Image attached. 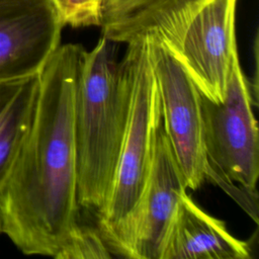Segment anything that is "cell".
Listing matches in <instances>:
<instances>
[{
  "label": "cell",
  "instance_id": "cell-1",
  "mask_svg": "<svg viewBox=\"0 0 259 259\" xmlns=\"http://www.w3.org/2000/svg\"><path fill=\"white\" fill-rule=\"evenodd\" d=\"M84 52L60 45L39 72L31 125L0 189L1 232L25 255L55 258L79 219L74 101Z\"/></svg>",
  "mask_w": 259,
  "mask_h": 259
},
{
  "label": "cell",
  "instance_id": "cell-2",
  "mask_svg": "<svg viewBox=\"0 0 259 259\" xmlns=\"http://www.w3.org/2000/svg\"><path fill=\"white\" fill-rule=\"evenodd\" d=\"M117 42L101 36L85 51L74 101L77 203L95 217L110 195L131 101V68Z\"/></svg>",
  "mask_w": 259,
  "mask_h": 259
},
{
  "label": "cell",
  "instance_id": "cell-3",
  "mask_svg": "<svg viewBox=\"0 0 259 259\" xmlns=\"http://www.w3.org/2000/svg\"><path fill=\"white\" fill-rule=\"evenodd\" d=\"M131 68V101L126 127L109 198L95 217L108 249L142 194L150 171L161 104L146 35L126 44Z\"/></svg>",
  "mask_w": 259,
  "mask_h": 259
},
{
  "label": "cell",
  "instance_id": "cell-4",
  "mask_svg": "<svg viewBox=\"0 0 259 259\" xmlns=\"http://www.w3.org/2000/svg\"><path fill=\"white\" fill-rule=\"evenodd\" d=\"M201 116L206 180L219 184L237 201L245 197V192L257 197L258 127L239 57L233 61L223 102L213 103L201 95Z\"/></svg>",
  "mask_w": 259,
  "mask_h": 259
},
{
  "label": "cell",
  "instance_id": "cell-5",
  "mask_svg": "<svg viewBox=\"0 0 259 259\" xmlns=\"http://www.w3.org/2000/svg\"><path fill=\"white\" fill-rule=\"evenodd\" d=\"M146 36L160 96L162 123L186 187L195 190L206 180L208 169L201 95L170 49L158 36Z\"/></svg>",
  "mask_w": 259,
  "mask_h": 259
},
{
  "label": "cell",
  "instance_id": "cell-6",
  "mask_svg": "<svg viewBox=\"0 0 259 259\" xmlns=\"http://www.w3.org/2000/svg\"><path fill=\"white\" fill-rule=\"evenodd\" d=\"M237 0H207L170 36L161 39L178 59L199 93L213 103L225 99L236 41Z\"/></svg>",
  "mask_w": 259,
  "mask_h": 259
},
{
  "label": "cell",
  "instance_id": "cell-7",
  "mask_svg": "<svg viewBox=\"0 0 259 259\" xmlns=\"http://www.w3.org/2000/svg\"><path fill=\"white\" fill-rule=\"evenodd\" d=\"M186 189L161 118L146 184L132 214L111 242L110 252L132 259H160L169 226Z\"/></svg>",
  "mask_w": 259,
  "mask_h": 259
},
{
  "label": "cell",
  "instance_id": "cell-8",
  "mask_svg": "<svg viewBox=\"0 0 259 259\" xmlns=\"http://www.w3.org/2000/svg\"><path fill=\"white\" fill-rule=\"evenodd\" d=\"M64 26L53 0H0V82L38 74Z\"/></svg>",
  "mask_w": 259,
  "mask_h": 259
},
{
  "label": "cell",
  "instance_id": "cell-9",
  "mask_svg": "<svg viewBox=\"0 0 259 259\" xmlns=\"http://www.w3.org/2000/svg\"><path fill=\"white\" fill-rule=\"evenodd\" d=\"M248 244L203 211L185 193L164 240L160 259H249Z\"/></svg>",
  "mask_w": 259,
  "mask_h": 259
},
{
  "label": "cell",
  "instance_id": "cell-10",
  "mask_svg": "<svg viewBox=\"0 0 259 259\" xmlns=\"http://www.w3.org/2000/svg\"><path fill=\"white\" fill-rule=\"evenodd\" d=\"M207 0H101L102 36L117 44L154 34L165 39Z\"/></svg>",
  "mask_w": 259,
  "mask_h": 259
},
{
  "label": "cell",
  "instance_id": "cell-11",
  "mask_svg": "<svg viewBox=\"0 0 259 259\" xmlns=\"http://www.w3.org/2000/svg\"><path fill=\"white\" fill-rule=\"evenodd\" d=\"M38 92L39 73L0 82V189L31 125Z\"/></svg>",
  "mask_w": 259,
  "mask_h": 259
},
{
  "label": "cell",
  "instance_id": "cell-12",
  "mask_svg": "<svg viewBox=\"0 0 259 259\" xmlns=\"http://www.w3.org/2000/svg\"><path fill=\"white\" fill-rule=\"evenodd\" d=\"M112 253L105 244L97 226L93 227L79 219L70 236L55 257L57 259L110 258Z\"/></svg>",
  "mask_w": 259,
  "mask_h": 259
},
{
  "label": "cell",
  "instance_id": "cell-13",
  "mask_svg": "<svg viewBox=\"0 0 259 259\" xmlns=\"http://www.w3.org/2000/svg\"><path fill=\"white\" fill-rule=\"evenodd\" d=\"M66 25L85 27L97 25L100 19L101 0H53Z\"/></svg>",
  "mask_w": 259,
  "mask_h": 259
},
{
  "label": "cell",
  "instance_id": "cell-14",
  "mask_svg": "<svg viewBox=\"0 0 259 259\" xmlns=\"http://www.w3.org/2000/svg\"><path fill=\"white\" fill-rule=\"evenodd\" d=\"M0 232H1V214H0Z\"/></svg>",
  "mask_w": 259,
  "mask_h": 259
}]
</instances>
